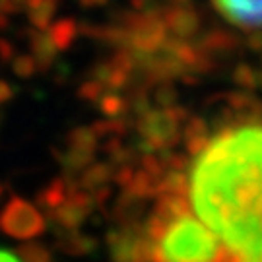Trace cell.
<instances>
[{
    "label": "cell",
    "mask_w": 262,
    "mask_h": 262,
    "mask_svg": "<svg viewBox=\"0 0 262 262\" xmlns=\"http://www.w3.org/2000/svg\"><path fill=\"white\" fill-rule=\"evenodd\" d=\"M144 229L148 262H229L224 241L192 212L185 194H159Z\"/></svg>",
    "instance_id": "obj_1"
},
{
    "label": "cell",
    "mask_w": 262,
    "mask_h": 262,
    "mask_svg": "<svg viewBox=\"0 0 262 262\" xmlns=\"http://www.w3.org/2000/svg\"><path fill=\"white\" fill-rule=\"evenodd\" d=\"M47 222L37 208L26 198L12 196L0 210V231L8 237L28 241L45 231Z\"/></svg>",
    "instance_id": "obj_2"
},
{
    "label": "cell",
    "mask_w": 262,
    "mask_h": 262,
    "mask_svg": "<svg viewBox=\"0 0 262 262\" xmlns=\"http://www.w3.org/2000/svg\"><path fill=\"white\" fill-rule=\"evenodd\" d=\"M113 262H148V237L144 225L124 222L107 233Z\"/></svg>",
    "instance_id": "obj_3"
},
{
    "label": "cell",
    "mask_w": 262,
    "mask_h": 262,
    "mask_svg": "<svg viewBox=\"0 0 262 262\" xmlns=\"http://www.w3.org/2000/svg\"><path fill=\"white\" fill-rule=\"evenodd\" d=\"M95 206L97 204H95L92 192H88L84 188H78L60 206H56L55 210L49 212V220L53 222V225H58V227L78 229L90 217Z\"/></svg>",
    "instance_id": "obj_4"
},
{
    "label": "cell",
    "mask_w": 262,
    "mask_h": 262,
    "mask_svg": "<svg viewBox=\"0 0 262 262\" xmlns=\"http://www.w3.org/2000/svg\"><path fill=\"white\" fill-rule=\"evenodd\" d=\"M212 4L235 28L262 29V0H212Z\"/></svg>",
    "instance_id": "obj_5"
},
{
    "label": "cell",
    "mask_w": 262,
    "mask_h": 262,
    "mask_svg": "<svg viewBox=\"0 0 262 262\" xmlns=\"http://www.w3.org/2000/svg\"><path fill=\"white\" fill-rule=\"evenodd\" d=\"M78 179H72V177H58L55 179L53 183H49L47 187L43 188L41 192L37 194V206L43 208V210H55L56 206H60L62 202H64L66 198L70 196L74 190H78Z\"/></svg>",
    "instance_id": "obj_6"
},
{
    "label": "cell",
    "mask_w": 262,
    "mask_h": 262,
    "mask_svg": "<svg viewBox=\"0 0 262 262\" xmlns=\"http://www.w3.org/2000/svg\"><path fill=\"white\" fill-rule=\"evenodd\" d=\"M56 229V239H58V249L62 253L74 254V256H84V254H92L97 249V241L92 235L80 233L78 229H64L58 227Z\"/></svg>",
    "instance_id": "obj_7"
},
{
    "label": "cell",
    "mask_w": 262,
    "mask_h": 262,
    "mask_svg": "<svg viewBox=\"0 0 262 262\" xmlns=\"http://www.w3.org/2000/svg\"><path fill=\"white\" fill-rule=\"evenodd\" d=\"M115 179V169L107 163H95L92 167H85L78 177V187L94 192L97 188L107 187V183Z\"/></svg>",
    "instance_id": "obj_8"
},
{
    "label": "cell",
    "mask_w": 262,
    "mask_h": 262,
    "mask_svg": "<svg viewBox=\"0 0 262 262\" xmlns=\"http://www.w3.org/2000/svg\"><path fill=\"white\" fill-rule=\"evenodd\" d=\"M16 253L19 254V258L24 262H53L51 251L41 243L19 245L18 249H16Z\"/></svg>",
    "instance_id": "obj_9"
},
{
    "label": "cell",
    "mask_w": 262,
    "mask_h": 262,
    "mask_svg": "<svg viewBox=\"0 0 262 262\" xmlns=\"http://www.w3.org/2000/svg\"><path fill=\"white\" fill-rule=\"evenodd\" d=\"M72 148H84V150H95V138L90 132H78L70 138Z\"/></svg>",
    "instance_id": "obj_10"
},
{
    "label": "cell",
    "mask_w": 262,
    "mask_h": 262,
    "mask_svg": "<svg viewBox=\"0 0 262 262\" xmlns=\"http://www.w3.org/2000/svg\"><path fill=\"white\" fill-rule=\"evenodd\" d=\"M0 262H24L19 258L18 253H10V251H0Z\"/></svg>",
    "instance_id": "obj_11"
},
{
    "label": "cell",
    "mask_w": 262,
    "mask_h": 262,
    "mask_svg": "<svg viewBox=\"0 0 262 262\" xmlns=\"http://www.w3.org/2000/svg\"><path fill=\"white\" fill-rule=\"evenodd\" d=\"M249 262H262V251L258 254H256V256H254L253 260H249Z\"/></svg>",
    "instance_id": "obj_12"
},
{
    "label": "cell",
    "mask_w": 262,
    "mask_h": 262,
    "mask_svg": "<svg viewBox=\"0 0 262 262\" xmlns=\"http://www.w3.org/2000/svg\"><path fill=\"white\" fill-rule=\"evenodd\" d=\"M2 194H4V187H2V185H0V196H2Z\"/></svg>",
    "instance_id": "obj_13"
}]
</instances>
